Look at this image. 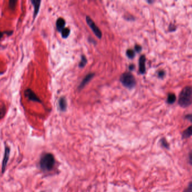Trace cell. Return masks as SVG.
Wrapping results in <instances>:
<instances>
[{
  "instance_id": "1",
  "label": "cell",
  "mask_w": 192,
  "mask_h": 192,
  "mask_svg": "<svg viewBox=\"0 0 192 192\" xmlns=\"http://www.w3.org/2000/svg\"><path fill=\"white\" fill-rule=\"evenodd\" d=\"M178 103L183 108H187L192 104V87H185L179 95Z\"/></svg>"
},
{
  "instance_id": "2",
  "label": "cell",
  "mask_w": 192,
  "mask_h": 192,
  "mask_svg": "<svg viewBox=\"0 0 192 192\" xmlns=\"http://www.w3.org/2000/svg\"><path fill=\"white\" fill-rule=\"evenodd\" d=\"M55 164V157L51 153H46L41 157L39 166L43 171H49L53 169Z\"/></svg>"
},
{
  "instance_id": "3",
  "label": "cell",
  "mask_w": 192,
  "mask_h": 192,
  "mask_svg": "<svg viewBox=\"0 0 192 192\" xmlns=\"http://www.w3.org/2000/svg\"><path fill=\"white\" fill-rule=\"evenodd\" d=\"M120 80L124 86L129 89H133L136 86V78L130 72H125L123 73L121 75Z\"/></svg>"
},
{
  "instance_id": "4",
  "label": "cell",
  "mask_w": 192,
  "mask_h": 192,
  "mask_svg": "<svg viewBox=\"0 0 192 192\" xmlns=\"http://www.w3.org/2000/svg\"><path fill=\"white\" fill-rule=\"evenodd\" d=\"M86 22L87 24H88L90 28L93 31L94 34L99 38H102V32L101 30L99 29V27L96 25L95 23L94 22L93 20L91 19L88 16H86Z\"/></svg>"
},
{
  "instance_id": "5",
  "label": "cell",
  "mask_w": 192,
  "mask_h": 192,
  "mask_svg": "<svg viewBox=\"0 0 192 192\" xmlns=\"http://www.w3.org/2000/svg\"><path fill=\"white\" fill-rule=\"evenodd\" d=\"M10 148L9 146L6 145L5 147V152L4 155V158L2 160V173H5L6 166L7 165V163L9 161L10 158Z\"/></svg>"
},
{
  "instance_id": "6",
  "label": "cell",
  "mask_w": 192,
  "mask_h": 192,
  "mask_svg": "<svg viewBox=\"0 0 192 192\" xmlns=\"http://www.w3.org/2000/svg\"><path fill=\"white\" fill-rule=\"evenodd\" d=\"M24 95L28 99V100L32 101V102H36L38 103H41V100L37 96V95L34 93L32 90L30 89H27L25 90L24 91Z\"/></svg>"
},
{
  "instance_id": "7",
  "label": "cell",
  "mask_w": 192,
  "mask_h": 192,
  "mask_svg": "<svg viewBox=\"0 0 192 192\" xmlns=\"http://www.w3.org/2000/svg\"><path fill=\"white\" fill-rule=\"evenodd\" d=\"M32 4L33 5L34 7V14H33V19H35L36 17L37 16L38 12L39 11V8L41 6V1L39 0H32L31 1Z\"/></svg>"
},
{
  "instance_id": "8",
  "label": "cell",
  "mask_w": 192,
  "mask_h": 192,
  "mask_svg": "<svg viewBox=\"0 0 192 192\" xmlns=\"http://www.w3.org/2000/svg\"><path fill=\"white\" fill-rule=\"evenodd\" d=\"M95 75L94 73H89L88 75H86L85 77V78L83 80V81H82V82L80 83L79 86V87H78V89L80 90L83 89L85 87V86L86 84H87L89 81H90V80L92 78H93L94 76Z\"/></svg>"
},
{
  "instance_id": "9",
  "label": "cell",
  "mask_w": 192,
  "mask_h": 192,
  "mask_svg": "<svg viewBox=\"0 0 192 192\" xmlns=\"http://www.w3.org/2000/svg\"><path fill=\"white\" fill-rule=\"evenodd\" d=\"M145 56L143 55L140 57L139 61V72L141 74H145Z\"/></svg>"
},
{
  "instance_id": "10",
  "label": "cell",
  "mask_w": 192,
  "mask_h": 192,
  "mask_svg": "<svg viewBox=\"0 0 192 192\" xmlns=\"http://www.w3.org/2000/svg\"><path fill=\"white\" fill-rule=\"evenodd\" d=\"M65 20L64 19L62 18H59L56 21L57 29L59 32H61L65 28Z\"/></svg>"
},
{
  "instance_id": "11",
  "label": "cell",
  "mask_w": 192,
  "mask_h": 192,
  "mask_svg": "<svg viewBox=\"0 0 192 192\" xmlns=\"http://www.w3.org/2000/svg\"><path fill=\"white\" fill-rule=\"evenodd\" d=\"M59 107L61 111L64 112L66 110L67 108V101L65 97H61V98L59 99Z\"/></svg>"
},
{
  "instance_id": "12",
  "label": "cell",
  "mask_w": 192,
  "mask_h": 192,
  "mask_svg": "<svg viewBox=\"0 0 192 192\" xmlns=\"http://www.w3.org/2000/svg\"><path fill=\"white\" fill-rule=\"evenodd\" d=\"M191 136H192V125L187 128L183 133V138H187Z\"/></svg>"
},
{
  "instance_id": "13",
  "label": "cell",
  "mask_w": 192,
  "mask_h": 192,
  "mask_svg": "<svg viewBox=\"0 0 192 192\" xmlns=\"http://www.w3.org/2000/svg\"><path fill=\"white\" fill-rule=\"evenodd\" d=\"M176 96L174 94H169L167 99V102L169 104H173L176 101Z\"/></svg>"
},
{
  "instance_id": "14",
  "label": "cell",
  "mask_w": 192,
  "mask_h": 192,
  "mask_svg": "<svg viewBox=\"0 0 192 192\" xmlns=\"http://www.w3.org/2000/svg\"><path fill=\"white\" fill-rule=\"evenodd\" d=\"M61 32L62 37L64 38H66L68 37V36L70 33V29L69 28H65Z\"/></svg>"
},
{
  "instance_id": "15",
  "label": "cell",
  "mask_w": 192,
  "mask_h": 192,
  "mask_svg": "<svg viewBox=\"0 0 192 192\" xmlns=\"http://www.w3.org/2000/svg\"><path fill=\"white\" fill-rule=\"evenodd\" d=\"M87 63V59L86 57L84 55H82V56H81V61L80 62L79 66L80 68H83L86 65Z\"/></svg>"
},
{
  "instance_id": "16",
  "label": "cell",
  "mask_w": 192,
  "mask_h": 192,
  "mask_svg": "<svg viewBox=\"0 0 192 192\" xmlns=\"http://www.w3.org/2000/svg\"><path fill=\"white\" fill-rule=\"evenodd\" d=\"M6 112V107L5 104H3L0 107V120L5 116Z\"/></svg>"
},
{
  "instance_id": "17",
  "label": "cell",
  "mask_w": 192,
  "mask_h": 192,
  "mask_svg": "<svg viewBox=\"0 0 192 192\" xmlns=\"http://www.w3.org/2000/svg\"><path fill=\"white\" fill-rule=\"evenodd\" d=\"M127 55L129 58L133 59L135 56V52L131 49H128L127 51Z\"/></svg>"
},
{
  "instance_id": "18",
  "label": "cell",
  "mask_w": 192,
  "mask_h": 192,
  "mask_svg": "<svg viewBox=\"0 0 192 192\" xmlns=\"http://www.w3.org/2000/svg\"><path fill=\"white\" fill-rule=\"evenodd\" d=\"M17 3V1H9V7L10 9L11 10H14L16 6V4Z\"/></svg>"
},
{
  "instance_id": "19",
  "label": "cell",
  "mask_w": 192,
  "mask_h": 192,
  "mask_svg": "<svg viewBox=\"0 0 192 192\" xmlns=\"http://www.w3.org/2000/svg\"><path fill=\"white\" fill-rule=\"evenodd\" d=\"M161 145L162 146H164V148H165L166 149H169V144H168V143L167 142V141L165 138H163V139H162L161 140Z\"/></svg>"
},
{
  "instance_id": "20",
  "label": "cell",
  "mask_w": 192,
  "mask_h": 192,
  "mask_svg": "<svg viewBox=\"0 0 192 192\" xmlns=\"http://www.w3.org/2000/svg\"><path fill=\"white\" fill-rule=\"evenodd\" d=\"M13 33V31H5V32H0V40L3 38L4 35L5 34H7V36H11L12 34Z\"/></svg>"
},
{
  "instance_id": "21",
  "label": "cell",
  "mask_w": 192,
  "mask_h": 192,
  "mask_svg": "<svg viewBox=\"0 0 192 192\" xmlns=\"http://www.w3.org/2000/svg\"><path fill=\"white\" fill-rule=\"evenodd\" d=\"M184 192H192V182L189 184L188 187L185 189Z\"/></svg>"
},
{
  "instance_id": "22",
  "label": "cell",
  "mask_w": 192,
  "mask_h": 192,
  "mask_svg": "<svg viewBox=\"0 0 192 192\" xmlns=\"http://www.w3.org/2000/svg\"><path fill=\"white\" fill-rule=\"evenodd\" d=\"M176 26L173 24H170L169 25V30L170 32H173L176 30Z\"/></svg>"
},
{
  "instance_id": "23",
  "label": "cell",
  "mask_w": 192,
  "mask_h": 192,
  "mask_svg": "<svg viewBox=\"0 0 192 192\" xmlns=\"http://www.w3.org/2000/svg\"><path fill=\"white\" fill-rule=\"evenodd\" d=\"M165 75V72L164 70H160L158 72V76L160 78H162Z\"/></svg>"
},
{
  "instance_id": "24",
  "label": "cell",
  "mask_w": 192,
  "mask_h": 192,
  "mask_svg": "<svg viewBox=\"0 0 192 192\" xmlns=\"http://www.w3.org/2000/svg\"><path fill=\"white\" fill-rule=\"evenodd\" d=\"M134 49H135V50H136V52H140L142 51V46H141L140 45H136V46H135V47H134Z\"/></svg>"
},
{
  "instance_id": "25",
  "label": "cell",
  "mask_w": 192,
  "mask_h": 192,
  "mask_svg": "<svg viewBox=\"0 0 192 192\" xmlns=\"http://www.w3.org/2000/svg\"><path fill=\"white\" fill-rule=\"evenodd\" d=\"M185 118H186L187 119H188V120H189V121H191V122H192V114L187 115V116H186Z\"/></svg>"
},
{
  "instance_id": "26",
  "label": "cell",
  "mask_w": 192,
  "mask_h": 192,
  "mask_svg": "<svg viewBox=\"0 0 192 192\" xmlns=\"http://www.w3.org/2000/svg\"><path fill=\"white\" fill-rule=\"evenodd\" d=\"M189 162L192 165V152L190 153V154H189Z\"/></svg>"
},
{
  "instance_id": "27",
  "label": "cell",
  "mask_w": 192,
  "mask_h": 192,
  "mask_svg": "<svg viewBox=\"0 0 192 192\" xmlns=\"http://www.w3.org/2000/svg\"><path fill=\"white\" fill-rule=\"evenodd\" d=\"M134 67H135V66H134V64H130V65L129 66V69H130V70H134Z\"/></svg>"
},
{
  "instance_id": "28",
  "label": "cell",
  "mask_w": 192,
  "mask_h": 192,
  "mask_svg": "<svg viewBox=\"0 0 192 192\" xmlns=\"http://www.w3.org/2000/svg\"></svg>"
}]
</instances>
